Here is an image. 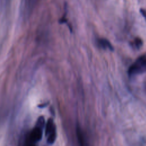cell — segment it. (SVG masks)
Masks as SVG:
<instances>
[{"label": "cell", "mask_w": 146, "mask_h": 146, "mask_svg": "<svg viewBox=\"0 0 146 146\" xmlns=\"http://www.w3.org/2000/svg\"><path fill=\"white\" fill-rule=\"evenodd\" d=\"M146 72V57L141 56L129 67L128 69L129 75H133Z\"/></svg>", "instance_id": "1"}, {"label": "cell", "mask_w": 146, "mask_h": 146, "mask_svg": "<svg viewBox=\"0 0 146 146\" xmlns=\"http://www.w3.org/2000/svg\"><path fill=\"white\" fill-rule=\"evenodd\" d=\"M42 136V129L35 126L33 129V130L30 133V139L32 142L35 143L39 141L41 139Z\"/></svg>", "instance_id": "2"}, {"label": "cell", "mask_w": 146, "mask_h": 146, "mask_svg": "<svg viewBox=\"0 0 146 146\" xmlns=\"http://www.w3.org/2000/svg\"><path fill=\"white\" fill-rule=\"evenodd\" d=\"M98 44L104 49H108L110 51L113 50V47L110 42L106 38H100L98 40Z\"/></svg>", "instance_id": "3"}, {"label": "cell", "mask_w": 146, "mask_h": 146, "mask_svg": "<svg viewBox=\"0 0 146 146\" xmlns=\"http://www.w3.org/2000/svg\"><path fill=\"white\" fill-rule=\"evenodd\" d=\"M46 128H45V134L46 136H47L50 132L53 129V128L55 127V124H54L53 120L52 119H49L47 123L45 124Z\"/></svg>", "instance_id": "4"}, {"label": "cell", "mask_w": 146, "mask_h": 146, "mask_svg": "<svg viewBox=\"0 0 146 146\" xmlns=\"http://www.w3.org/2000/svg\"><path fill=\"white\" fill-rule=\"evenodd\" d=\"M47 143L49 144H52L55 141L56 137V127H55L50 132V133L47 135Z\"/></svg>", "instance_id": "5"}, {"label": "cell", "mask_w": 146, "mask_h": 146, "mask_svg": "<svg viewBox=\"0 0 146 146\" xmlns=\"http://www.w3.org/2000/svg\"><path fill=\"white\" fill-rule=\"evenodd\" d=\"M45 120L44 118L42 116H40V117H38L37 121H36V127H39L41 129H43L45 125Z\"/></svg>", "instance_id": "6"}, {"label": "cell", "mask_w": 146, "mask_h": 146, "mask_svg": "<svg viewBox=\"0 0 146 146\" xmlns=\"http://www.w3.org/2000/svg\"><path fill=\"white\" fill-rule=\"evenodd\" d=\"M134 45H135V47L139 49L142 46H143V41L140 38H136L134 40V43H133Z\"/></svg>", "instance_id": "7"}, {"label": "cell", "mask_w": 146, "mask_h": 146, "mask_svg": "<svg viewBox=\"0 0 146 146\" xmlns=\"http://www.w3.org/2000/svg\"><path fill=\"white\" fill-rule=\"evenodd\" d=\"M140 11V13L141 14V15L143 16V17L145 18V19L146 21V10L144 9H141Z\"/></svg>", "instance_id": "8"}, {"label": "cell", "mask_w": 146, "mask_h": 146, "mask_svg": "<svg viewBox=\"0 0 146 146\" xmlns=\"http://www.w3.org/2000/svg\"><path fill=\"white\" fill-rule=\"evenodd\" d=\"M28 146H35V145H33V144H30V145H29Z\"/></svg>", "instance_id": "9"}]
</instances>
